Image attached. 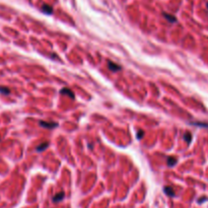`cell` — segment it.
Listing matches in <instances>:
<instances>
[{
  "label": "cell",
  "instance_id": "1",
  "mask_svg": "<svg viewBox=\"0 0 208 208\" xmlns=\"http://www.w3.org/2000/svg\"><path fill=\"white\" fill-rule=\"evenodd\" d=\"M40 125L43 126V127H45V128H48V129H53V128H55L58 126L57 123H49V122H43V121L40 122Z\"/></svg>",
  "mask_w": 208,
  "mask_h": 208
},
{
  "label": "cell",
  "instance_id": "2",
  "mask_svg": "<svg viewBox=\"0 0 208 208\" xmlns=\"http://www.w3.org/2000/svg\"><path fill=\"white\" fill-rule=\"evenodd\" d=\"M108 66H109V68L111 69L112 71H118L121 69V66L117 65V64H115L114 62H111V61L108 62Z\"/></svg>",
  "mask_w": 208,
  "mask_h": 208
},
{
  "label": "cell",
  "instance_id": "3",
  "mask_svg": "<svg viewBox=\"0 0 208 208\" xmlns=\"http://www.w3.org/2000/svg\"><path fill=\"white\" fill-rule=\"evenodd\" d=\"M60 94H67V96L70 97L71 99H74V94H73V91H70L69 88H63V89H61V91H60Z\"/></svg>",
  "mask_w": 208,
  "mask_h": 208
},
{
  "label": "cell",
  "instance_id": "4",
  "mask_svg": "<svg viewBox=\"0 0 208 208\" xmlns=\"http://www.w3.org/2000/svg\"><path fill=\"white\" fill-rule=\"evenodd\" d=\"M163 191H165V193L168 195V196L169 197H174L175 196V192H174V190L172 187H168V186H166L165 188H163Z\"/></svg>",
  "mask_w": 208,
  "mask_h": 208
},
{
  "label": "cell",
  "instance_id": "5",
  "mask_svg": "<svg viewBox=\"0 0 208 208\" xmlns=\"http://www.w3.org/2000/svg\"><path fill=\"white\" fill-rule=\"evenodd\" d=\"M64 196H65V195H64L63 192H60V193H58L57 195H55V196L53 197V202H56V203H57V202H60L61 200L64 198Z\"/></svg>",
  "mask_w": 208,
  "mask_h": 208
},
{
  "label": "cell",
  "instance_id": "6",
  "mask_svg": "<svg viewBox=\"0 0 208 208\" xmlns=\"http://www.w3.org/2000/svg\"><path fill=\"white\" fill-rule=\"evenodd\" d=\"M42 10H43L44 12H45V13H47V14H51L53 12V8L50 6V5H47V4H44L43 5Z\"/></svg>",
  "mask_w": 208,
  "mask_h": 208
},
{
  "label": "cell",
  "instance_id": "7",
  "mask_svg": "<svg viewBox=\"0 0 208 208\" xmlns=\"http://www.w3.org/2000/svg\"><path fill=\"white\" fill-rule=\"evenodd\" d=\"M177 163V158L174 156H169L168 157V166H174Z\"/></svg>",
  "mask_w": 208,
  "mask_h": 208
},
{
  "label": "cell",
  "instance_id": "8",
  "mask_svg": "<svg viewBox=\"0 0 208 208\" xmlns=\"http://www.w3.org/2000/svg\"><path fill=\"white\" fill-rule=\"evenodd\" d=\"M184 139L186 140V142L188 143V144H190V143H191V141H192V134L190 132H186V133H185V135H184Z\"/></svg>",
  "mask_w": 208,
  "mask_h": 208
},
{
  "label": "cell",
  "instance_id": "9",
  "mask_svg": "<svg viewBox=\"0 0 208 208\" xmlns=\"http://www.w3.org/2000/svg\"><path fill=\"white\" fill-rule=\"evenodd\" d=\"M163 15H165L166 19H168V20H169L171 22H177V19L175 16H173V15H171V14H169V13H166V12L163 13Z\"/></svg>",
  "mask_w": 208,
  "mask_h": 208
},
{
  "label": "cell",
  "instance_id": "10",
  "mask_svg": "<svg viewBox=\"0 0 208 208\" xmlns=\"http://www.w3.org/2000/svg\"><path fill=\"white\" fill-rule=\"evenodd\" d=\"M49 146V143L48 142H45V143H42V145H40L39 147H37V150L38 151H43L45 150L46 148H47Z\"/></svg>",
  "mask_w": 208,
  "mask_h": 208
},
{
  "label": "cell",
  "instance_id": "11",
  "mask_svg": "<svg viewBox=\"0 0 208 208\" xmlns=\"http://www.w3.org/2000/svg\"><path fill=\"white\" fill-rule=\"evenodd\" d=\"M192 125H195V126H201V127H208V124L207 123H201V122H191Z\"/></svg>",
  "mask_w": 208,
  "mask_h": 208
},
{
  "label": "cell",
  "instance_id": "12",
  "mask_svg": "<svg viewBox=\"0 0 208 208\" xmlns=\"http://www.w3.org/2000/svg\"><path fill=\"white\" fill-rule=\"evenodd\" d=\"M0 92H2V94H8L10 91L8 88H6V87H4V86H0Z\"/></svg>",
  "mask_w": 208,
  "mask_h": 208
},
{
  "label": "cell",
  "instance_id": "13",
  "mask_svg": "<svg viewBox=\"0 0 208 208\" xmlns=\"http://www.w3.org/2000/svg\"><path fill=\"white\" fill-rule=\"evenodd\" d=\"M143 134H144V132H143V131H139V132H138V139H141V138H142V136H143Z\"/></svg>",
  "mask_w": 208,
  "mask_h": 208
},
{
  "label": "cell",
  "instance_id": "14",
  "mask_svg": "<svg viewBox=\"0 0 208 208\" xmlns=\"http://www.w3.org/2000/svg\"><path fill=\"white\" fill-rule=\"evenodd\" d=\"M205 200H207V198H202V199H199V200H198V203H202V202H204Z\"/></svg>",
  "mask_w": 208,
  "mask_h": 208
},
{
  "label": "cell",
  "instance_id": "15",
  "mask_svg": "<svg viewBox=\"0 0 208 208\" xmlns=\"http://www.w3.org/2000/svg\"><path fill=\"white\" fill-rule=\"evenodd\" d=\"M207 9H208V3H207Z\"/></svg>",
  "mask_w": 208,
  "mask_h": 208
}]
</instances>
